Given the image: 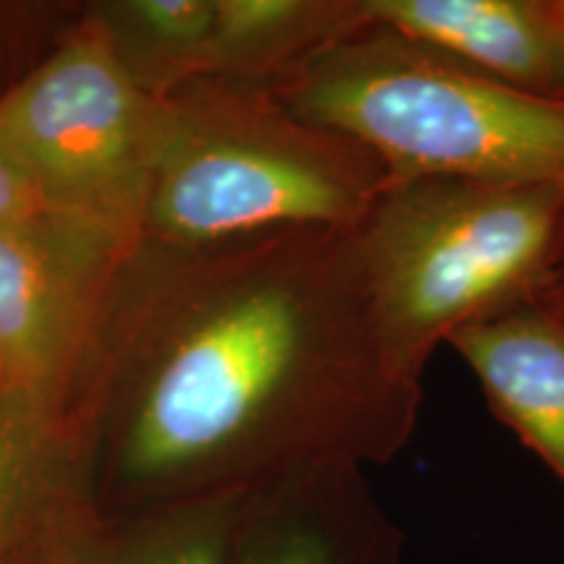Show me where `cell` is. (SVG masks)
I'll list each match as a JSON object with an SVG mask.
<instances>
[{
  "label": "cell",
  "instance_id": "7",
  "mask_svg": "<svg viewBox=\"0 0 564 564\" xmlns=\"http://www.w3.org/2000/svg\"><path fill=\"white\" fill-rule=\"evenodd\" d=\"M230 564H405V533L361 468H312L246 494Z\"/></svg>",
  "mask_w": 564,
  "mask_h": 564
},
{
  "label": "cell",
  "instance_id": "13",
  "mask_svg": "<svg viewBox=\"0 0 564 564\" xmlns=\"http://www.w3.org/2000/svg\"><path fill=\"white\" fill-rule=\"evenodd\" d=\"M87 9L118 66L152 100L212 76L215 0H100Z\"/></svg>",
  "mask_w": 564,
  "mask_h": 564
},
{
  "label": "cell",
  "instance_id": "11",
  "mask_svg": "<svg viewBox=\"0 0 564 564\" xmlns=\"http://www.w3.org/2000/svg\"><path fill=\"white\" fill-rule=\"evenodd\" d=\"M84 505L68 436L0 387V564H30L53 528Z\"/></svg>",
  "mask_w": 564,
  "mask_h": 564
},
{
  "label": "cell",
  "instance_id": "5",
  "mask_svg": "<svg viewBox=\"0 0 564 564\" xmlns=\"http://www.w3.org/2000/svg\"><path fill=\"white\" fill-rule=\"evenodd\" d=\"M160 102L118 66L87 6L51 55L0 95V144L53 212L141 241Z\"/></svg>",
  "mask_w": 564,
  "mask_h": 564
},
{
  "label": "cell",
  "instance_id": "6",
  "mask_svg": "<svg viewBox=\"0 0 564 564\" xmlns=\"http://www.w3.org/2000/svg\"><path fill=\"white\" fill-rule=\"evenodd\" d=\"M137 243L108 225L53 209L0 223V387L63 434Z\"/></svg>",
  "mask_w": 564,
  "mask_h": 564
},
{
  "label": "cell",
  "instance_id": "9",
  "mask_svg": "<svg viewBox=\"0 0 564 564\" xmlns=\"http://www.w3.org/2000/svg\"><path fill=\"white\" fill-rule=\"evenodd\" d=\"M364 13L510 87L564 100V21L554 0H364Z\"/></svg>",
  "mask_w": 564,
  "mask_h": 564
},
{
  "label": "cell",
  "instance_id": "16",
  "mask_svg": "<svg viewBox=\"0 0 564 564\" xmlns=\"http://www.w3.org/2000/svg\"><path fill=\"white\" fill-rule=\"evenodd\" d=\"M554 9L562 17V21H564V0H554Z\"/></svg>",
  "mask_w": 564,
  "mask_h": 564
},
{
  "label": "cell",
  "instance_id": "1",
  "mask_svg": "<svg viewBox=\"0 0 564 564\" xmlns=\"http://www.w3.org/2000/svg\"><path fill=\"white\" fill-rule=\"evenodd\" d=\"M421 403L379 333L356 230L199 251L139 241L66 436L89 505L118 514L384 465Z\"/></svg>",
  "mask_w": 564,
  "mask_h": 564
},
{
  "label": "cell",
  "instance_id": "10",
  "mask_svg": "<svg viewBox=\"0 0 564 564\" xmlns=\"http://www.w3.org/2000/svg\"><path fill=\"white\" fill-rule=\"evenodd\" d=\"M246 494L102 514L68 512L30 564H230Z\"/></svg>",
  "mask_w": 564,
  "mask_h": 564
},
{
  "label": "cell",
  "instance_id": "4",
  "mask_svg": "<svg viewBox=\"0 0 564 564\" xmlns=\"http://www.w3.org/2000/svg\"><path fill=\"white\" fill-rule=\"evenodd\" d=\"M356 238L387 350L421 382L457 329L549 291L564 186L390 181Z\"/></svg>",
  "mask_w": 564,
  "mask_h": 564
},
{
  "label": "cell",
  "instance_id": "3",
  "mask_svg": "<svg viewBox=\"0 0 564 564\" xmlns=\"http://www.w3.org/2000/svg\"><path fill=\"white\" fill-rule=\"evenodd\" d=\"M270 91L358 141L390 181L564 186V100L510 87L369 19Z\"/></svg>",
  "mask_w": 564,
  "mask_h": 564
},
{
  "label": "cell",
  "instance_id": "15",
  "mask_svg": "<svg viewBox=\"0 0 564 564\" xmlns=\"http://www.w3.org/2000/svg\"><path fill=\"white\" fill-rule=\"evenodd\" d=\"M549 295L556 301V306L564 312V238H562V251L560 259H556V270H554V280L549 285Z\"/></svg>",
  "mask_w": 564,
  "mask_h": 564
},
{
  "label": "cell",
  "instance_id": "12",
  "mask_svg": "<svg viewBox=\"0 0 564 564\" xmlns=\"http://www.w3.org/2000/svg\"><path fill=\"white\" fill-rule=\"evenodd\" d=\"M364 24V0H215L212 76L274 89Z\"/></svg>",
  "mask_w": 564,
  "mask_h": 564
},
{
  "label": "cell",
  "instance_id": "2",
  "mask_svg": "<svg viewBox=\"0 0 564 564\" xmlns=\"http://www.w3.org/2000/svg\"><path fill=\"white\" fill-rule=\"evenodd\" d=\"M390 183L358 141L262 87L199 79L160 102L141 243L220 249L301 230H358Z\"/></svg>",
  "mask_w": 564,
  "mask_h": 564
},
{
  "label": "cell",
  "instance_id": "14",
  "mask_svg": "<svg viewBox=\"0 0 564 564\" xmlns=\"http://www.w3.org/2000/svg\"><path fill=\"white\" fill-rule=\"evenodd\" d=\"M42 212H51V207H47L37 183L0 144V223L26 220Z\"/></svg>",
  "mask_w": 564,
  "mask_h": 564
},
{
  "label": "cell",
  "instance_id": "8",
  "mask_svg": "<svg viewBox=\"0 0 564 564\" xmlns=\"http://www.w3.org/2000/svg\"><path fill=\"white\" fill-rule=\"evenodd\" d=\"M489 411L564 486V312L544 293L494 312L447 340Z\"/></svg>",
  "mask_w": 564,
  "mask_h": 564
}]
</instances>
